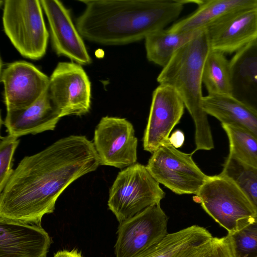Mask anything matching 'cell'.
I'll return each instance as SVG.
<instances>
[{
	"label": "cell",
	"instance_id": "obj_6",
	"mask_svg": "<svg viewBox=\"0 0 257 257\" xmlns=\"http://www.w3.org/2000/svg\"><path fill=\"white\" fill-rule=\"evenodd\" d=\"M194 200L228 233L255 217L252 206L238 186L220 174L209 176Z\"/></svg>",
	"mask_w": 257,
	"mask_h": 257
},
{
	"label": "cell",
	"instance_id": "obj_12",
	"mask_svg": "<svg viewBox=\"0 0 257 257\" xmlns=\"http://www.w3.org/2000/svg\"><path fill=\"white\" fill-rule=\"evenodd\" d=\"M184 103L171 87L159 84L152 93L148 123L144 132L143 148L153 154L169 142V135L184 111Z\"/></svg>",
	"mask_w": 257,
	"mask_h": 257
},
{
	"label": "cell",
	"instance_id": "obj_20",
	"mask_svg": "<svg viewBox=\"0 0 257 257\" xmlns=\"http://www.w3.org/2000/svg\"><path fill=\"white\" fill-rule=\"evenodd\" d=\"M201 30L175 33L163 29L151 33L145 39L148 61L164 68L174 54L192 40Z\"/></svg>",
	"mask_w": 257,
	"mask_h": 257
},
{
	"label": "cell",
	"instance_id": "obj_4",
	"mask_svg": "<svg viewBox=\"0 0 257 257\" xmlns=\"http://www.w3.org/2000/svg\"><path fill=\"white\" fill-rule=\"evenodd\" d=\"M38 0H6L3 25L5 34L23 57L33 60L46 53L49 33Z\"/></svg>",
	"mask_w": 257,
	"mask_h": 257
},
{
	"label": "cell",
	"instance_id": "obj_11",
	"mask_svg": "<svg viewBox=\"0 0 257 257\" xmlns=\"http://www.w3.org/2000/svg\"><path fill=\"white\" fill-rule=\"evenodd\" d=\"M205 30L210 50L224 54L236 52L257 40V5L228 13Z\"/></svg>",
	"mask_w": 257,
	"mask_h": 257
},
{
	"label": "cell",
	"instance_id": "obj_28",
	"mask_svg": "<svg viewBox=\"0 0 257 257\" xmlns=\"http://www.w3.org/2000/svg\"><path fill=\"white\" fill-rule=\"evenodd\" d=\"M169 141L175 148H180L184 143V134L181 131L177 130L169 137Z\"/></svg>",
	"mask_w": 257,
	"mask_h": 257
},
{
	"label": "cell",
	"instance_id": "obj_15",
	"mask_svg": "<svg viewBox=\"0 0 257 257\" xmlns=\"http://www.w3.org/2000/svg\"><path fill=\"white\" fill-rule=\"evenodd\" d=\"M51 242L41 225L0 218V257H47Z\"/></svg>",
	"mask_w": 257,
	"mask_h": 257
},
{
	"label": "cell",
	"instance_id": "obj_16",
	"mask_svg": "<svg viewBox=\"0 0 257 257\" xmlns=\"http://www.w3.org/2000/svg\"><path fill=\"white\" fill-rule=\"evenodd\" d=\"M60 118L47 89L31 106L21 109L7 110L4 124L9 135L18 138L29 134L53 131Z\"/></svg>",
	"mask_w": 257,
	"mask_h": 257
},
{
	"label": "cell",
	"instance_id": "obj_29",
	"mask_svg": "<svg viewBox=\"0 0 257 257\" xmlns=\"http://www.w3.org/2000/svg\"><path fill=\"white\" fill-rule=\"evenodd\" d=\"M53 257H83L80 252L76 249L68 250H61L55 253Z\"/></svg>",
	"mask_w": 257,
	"mask_h": 257
},
{
	"label": "cell",
	"instance_id": "obj_21",
	"mask_svg": "<svg viewBox=\"0 0 257 257\" xmlns=\"http://www.w3.org/2000/svg\"><path fill=\"white\" fill-rule=\"evenodd\" d=\"M212 237L205 228L193 225L168 233L159 243L136 257H172L180 250Z\"/></svg>",
	"mask_w": 257,
	"mask_h": 257
},
{
	"label": "cell",
	"instance_id": "obj_7",
	"mask_svg": "<svg viewBox=\"0 0 257 257\" xmlns=\"http://www.w3.org/2000/svg\"><path fill=\"white\" fill-rule=\"evenodd\" d=\"M191 154L182 152L170 142L160 146L146 167L159 184L177 194H196L209 178L197 166Z\"/></svg>",
	"mask_w": 257,
	"mask_h": 257
},
{
	"label": "cell",
	"instance_id": "obj_10",
	"mask_svg": "<svg viewBox=\"0 0 257 257\" xmlns=\"http://www.w3.org/2000/svg\"><path fill=\"white\" fill-rule=\"evenodd\" d=\"M93 143L100 165L122 169L136 163L138 139L132 123L124 118L102 117Z\"/></svg>",
	"mask_w": 257,
	"mask_h": 257
},
{
	"label": "cell",
	"instance_id": "obj_14",
	"mask_svg": "<svg viewBox=\"0 0 257 257\" xmlns=\"http://www.w3.org/2000/svg\"><path fill=\"white\" fill-rule=\"evenodd\" d=\"M40 1L49 23L52 45L56 54L79 65L89 64L91 58L69 10L58 0Z\"/></svg>",
	"mask_w": 257,
	"mask_h": 257
},
{
	"label": "cell",
	"instance_id": "obj_24",
	"mask_svg": "<svg viewBox=\"0 0 257 257\" xmlns=\"http://www.w3.org/2000/svg\"><path fill=\"white\" fill-rule=\"evenodd\" d=\"M229 142V154L240 162L257 168V138L241 128L221 124Z\"/></svg>",
	"mask_w": 257,
	"mask_h": 257
},
{
	"label": "cell",
	"instance_id": "obj_13",
	"mask_svg": "<svg viewBox=\"0 0 257 257\" xmlns=\"http://www.w3.org/2000/svg\"><path fill=\"white\" fill-rule=\"evenodd\" d=\"M50 77L30 63L19 61L1 73L7 110L21 109L36 102L48 89Z\"/></svg>",
	"mask_w": 257,
	"mask_h": 257
},
{
	"label": "cell",
	"instance_id": "obj_8",
	"mask_svg": "<svg viewBox=\"0 0 257 257\" xmlns=\"http://www.w3.org/2000/svg\"><path fill=\"white\" fill-rule=\"evenodd\" d=\"M168 220L158 204L120 223L114 245L115 257H136L156 245L168 234Z\"/></svg>",
	"mask_w": 257,
	"mask_h": 257
},
{
	"label": "cell",
	"instance_id": "obj_9",
	"mask_svg": "<svg viewBox=\"0 0 257 257\" xmlns=\"http://www.w3.org/2000/svg\"><path fill=\"white\" fill-rule=\"evenodd\" d=\"M48 91L61 117L80 116L89 111L91 83L77 63L59 62L50 77Z\"/></svg>",
	"mask_w": 257,
	"mask_h": 257
},
{
	"label": "cell",
	"instance_id": "obj_5",
	"mask_svg": "<svg viewBox=\"0 0 257 257\" xmlns=\"http://www.w3.org/2000/svg\"><path fill=\"white\" fill-rule=\"evenodd\" d=\"M165 196L146 166L136 163L118 173L109 189L107 205L120 223L160 204Z\"/></svg>",
	"mask_w": 257,
	"mask_h": 257
},
{
	"label": "cell",
	"instance_id": "obj_2",
	"mask_svg": "<svg viewBox=\"0 0 257 257\" xmlns=\"http://www.w3.org/2000/svg\"><path fill=\"white\" fill-rule=\"evenodd\" d=\"M85 9L76 27L85 39L123 45L145 39L164 29L182 11L183 0H83Z\"/></svg>",
	"mask_w": 257,
	"mask_h": 257
},
{
	"label": "cell",
	"instance_id": "obj_19",
	"mask_svg": "<svg viewBox=\"0 0 257 257\" xmlns=\"http://www.w3.org/2000/svg\"><path fill=\"white\" fill-rule=\"evenodd\" d=\"M192 2L197 4V9L186 18L172 25L169 30L175 33H186L203 30L228 13L242 8L257 5V0Z\"/></svg>",
	"mask_w": 257,
	"mask_h": 257
},
{
	"label": "cell",
	"instance_id": "obj_1",
	"mask_svg": "<svg viewBox=\"0 0 257 257\" xmlns=\"http://www.w3.org/2000/svg\"><path fill=\"white\" fill-rule=\"evenodd\" d=\"M100 165L93 142L70 135L25 157L0 194V218L41 225L62 193Z\"/></svg>",
	"mask_w": 257,
	"mask_h": 257
},
{
	"label": "cell",
	"instance_id": "obj_27",
	"mask_svg": "<svg viewBox=\"0 0 257 257\" xmlns=\"http://www.w3.org/2000/svg\"><path fill=\"white\" fill-rule=\"evenodd\" d=\"M20 142L18 138L8 135L1 137L0 142V192L13 174V158Z\"/></svg>",
	"mask_w": 257,
	"mask_h": 257
},
{
	"label": "cell",
	"instance_id": "obj_23",
	"mask_svg": "<svg viewBox=\"0 0 257 257\" xmlns=\"http://www.w3.org/2000/svg\"><path fill=\"white\" fill-rule=\"evenodd\" d=\"M219 174L232 181L241 190L254 208L257 218V168L229 155Z\"/></svg>",
	"mask_w": 257,
	"mask_h": 257
},
{
	"label": "cell",
	"instance_id": "obj_18",
	"mask_svg": "<svg viewBox=\"0 0 257 257\" xmlns=\"http://www.w3.org/2000/svg\"><path fill=\"white\" fill-rule=\"evenodd\" d=\"M201 107L221 124L241 128L257 138V113L230 94H208L202 97Z\"/></svg>",
	"mask_w": 257,
	"mask_h": 257
},
{
	"label": "cell",
	"instance_id": "obj_22",
	"mask_svg": "<svg viewBox=\"0 0 257 257\" xmlns=\"http://www.w3.org/2000/svg\"><path fill=\"white\" fill-rule=\"evenodd\" d=\"M202 82L208 94H230V64L224 54L210 50L205 59Z\"/></svg>",
	"mask_w": 257,
	"mask_h": 257
},
{
	"label": "cell",
	"instance_id": "obj_25",
	"mask_svg": "<svg viewBox=\"0 0 257 257\" xmlns=\"http://www.w3.org/2000/svg\"><path fill=\"white\" fill-rule=\"evenodd\" d=\"M233 257H257V218L228 233Z\"/></svg>",
	"mask_w": 257,
	"mask_h": 257
},
{
	"label": "cell",
	"instance_id": "obj_17",
	"mask_svg": "<svg viewBox=\"0 0 257 257\" xmlns=\"http://www.w3.org/2000/svg\"><path fill=\"white\" fill-rule=\"evenodd\" d=\"M230 95L257 113V40L229 61Z\"/></svg>",
	"mask_w": 257,
	"mask_h": 257
},
{
	"label": "cell",
	"instance_id": "obj_26",
	"mask_svg": "<svg viewBox=\"0 0 257 257\" xmlns=\"http://www.w3.org/2000/svg\"><path fill=\"white\" fill-rule=\"evenodd\" d=\"M172 257H233L227 235L212 237L202 242L186 247Z\"/></svg>",
	"mask_w": 257,
	"mask_h": 257
},
{
	"label": "cell",
	"instance_id": "obj_3",
	"mask_svg": "<svg viewBox=\"0 0 257 257\" xmlns=\"http://www.w3.org/2000/svg\"><path fill=\"white\" fill-rule=\"evenodd\" d=\"M210 50L205 29L180 48L158 75L159 84L173 88L183 100L195 126V142L197 150L214 148L207 114L201 107L202 71Z\"/></svg>",
	"mask_w": 257,
	"mask_h": 257
}]
</instances>
